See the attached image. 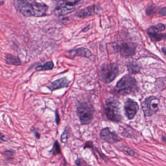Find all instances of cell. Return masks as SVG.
Segmentation results:
<instances>
[{"label": "cell", "mask_w": 166, "mask_h": 166, "mask_svg": "<svg viewBox=\"0 0 166 166\" xmlns=\"http://www.w3.org/2000/svg\"><path fill=\"white\" fill-rule=\"evenodd\" d=\"M14 4L16 9L25 17L45 16L48 10V7L46 4L35 1H15Z\"/></svg>", "instance_id": "1"}, {"label": "cell", "mask_w": 166, "mask_h": 166, "mask_svg": "<svg viewBox=\"0 0 166 166\" xmlns=\"http://www.w3.org/2000/svg\"><path fill=\"white\" fill-rule=\"evenodd\" d=\"M137 89V83L133 77L126 75L117 83L115 90L120 95H129L133 93Z\"/></svg>", "instance_id": "2"}, {"label": "cell", "mask_w": 166, "mask_h": 166, "mask_svg": "<svg viewBox=\"0 0 166 166\" xmlns=\"http://www.w3.org/2000/svg\"><path fill=\"white\" fill-rule=\"evenodd\" d=\"M120 105V102L115 98H111L106 101V115L109 120L119 122L122 120Z\"/></svg>", "instance_id": "3"}, {"label": "cell", "mask_w": 166, "mask_h": 166, "mask_svg": "<svg viewBox=\"0 0 166 166\" xmlns=\"http://www.w3.org/2000/svg\"><path fill=\"white\" fill-rule=\"evenodd\" d=\"M120 70L115 63L103 65L99 71V78L101 81L105 83H111L118 75Z\"/></svg>", "instance_id": "4"}, {"label": "cell", "mask_w": 166, "mask_h": 166, "mask_svg": "<svg viewBox=\"0 0 166 166\" xmlns=\"http://www.w3.org/2000/svg\"><path fill=\"white\" fill-rule=\"evenodd\" d=\"M80 1H60L57 3L55 11L60 16L67 15L72 12L81 6Z\"/></svg>", "instance_id": "5"}, {"label": "cell", "mask_w": 166, "mask_h": 166, "mask_svg": "<svg viewBox=\"0 0 166 166\" xmlns=\"http://www.w3.org/2000/svg\"><path fill=\"white\" fill-rule=\"evenodd\" d=\"M77 113L82 125H88L93 120V108L89 103H80L77 108Z\"/></svg>", "instance_id": "6"}, {"label": "cell", "mask_w": 166, "mask_h": 166, "mask_svg": "<svg viewBox=\"0 0 166 166\" xmlns=\"http://www.w3.org/2000/svg\"><path fill=\"white\" fill-rule=\"evenodd\" d=\"M160 100L154 96H149L144 100L142 103V110L144 115L150 117L154 115L159 109Z\"/></svg>", "instance_id": "7"}, {"label": "cell", "mask_w": 166, "mask_h": 166, "mask_svg": "<svg viewBox=\"0 0 166 166\" xmlns=\"http://www.w3.org/2000/svg\"><path fill=\"white\" fill-rule=\"evenodd\" d=\"M165 30V25L160 23L148 28L146 32L152 41L157 42L165 38V34L161 33Z\"/></svg>", "instance_id": "8"}, {"label": "cell", "mask_w": 166, "mask_h": 166, "mask_svg": "<svg viewBox=\"0 0 166 166\" xmlns=\"http://www.w3.org/2000/svg\"><path fill=\"white\" fill-rule=\"evenodd\" d=\"M115 50L120 54L122 56L130 57L136 53V47L131 43L123 42L119 44H115Z\"/></svg>", "instance_id": "9"}, {"label": "cell", "mask_w": 166, "mask_h": 166, "mask_svg": "<svg viewBox=\"0 0 166 166\" xmlns=\"http://www.w3.org/2000/svg\"><path fill=\"white\" fill-rule=\"evenodd\" d=\"M124 107L125 114L129 120L133 119L139 108L137 102L130 99H127Z\"/></svg>", "instance_id": "10"}, {"label": "cell", "mask_w": 166, "mask_h": 166, "mask_svg": "<svg viewBox=\"0 0 166 166\" xmlns=\"http://www.w3.org/2000/svg\"><path fill=\"white\" fill-rule=\"evenodd\" d=\"M100 136L103 140L110 144L120 141L122 139L114 132H111L108 127L103 128L100 130Z\"/></svg>", "instance_id": "11"}, {"label": "cell", "mask_w": 166, "mask_h": 166, "mask_svg": "<svg viewBox=\"0 0 166 166\" xmlns=\"http://www.w3.org/2000/svg\"><path fill=\"white\" fill-rule=\"evenodd\" d=\"M100 9V7L99 6L94 5L80 10L75 13V15L79 18H86L97 14Z\"/></svg>", "instance_id": "12"}, {"label": "cell", "mask_w": 166, "mask_h": 166, "mask_svg": "<svg viewBox=\"0 0 166 166\" xmlns=\"http://www.w3.org/2000/svg\"><path fill=\"white\" fill-rule=\"evenodd\" d=\"M70 81L66 78H63L53 81V83L47 85V87L50 90L54 91L59 89L61 88H65L68 86Z\"/></svg>", "instance_id": "13"}, {"label": "cell", "mask_w": 166, "mask_h": 166, "mask_svg": "<svg viewBox=\"0 0 166 166\" xmlns=\"http://www.w3.org/2000/svg\"><path fill=\"white\" fill-rule=\"evenodd\" d=\"M69 54L73 57L80 56L87 58H90L92 55V54L88 49L84 47L71 50Z\"/></svg>", "instance_id": "14"}, {"label": "cell", "mask_w": 166, "mask_h": 166, "mask_svg": "<svg viewBox=\"0 0 166 166\" xmlns=\"http://www.w3.org/2000/svg\"><path fill=\"white\" fill-rule=\"evenodd\" d=\"M127 69L128 71L130 74H136L138 73L141 69V66L138 63L134 62H130L127 64Z\"/></svg>", "instance_id": "15"}, {"label": "cell", "mask_w": 166, "mask_h": 166, "mask_svg": "<svg viewBox=\"0 0 166 166\" xmlns=\"http://www.w3.org/2000/svg\"><path fill=\"white\" fill-rule=\"evenodd\" d=\"M6 62L8 64L14 65H19L21 63V61L19 58L11 54H8L6 56Z\"/></svg>", "instance_id": "16"}, {"label": "cell", "mask_w": 166, "mask_h": 166, "mask_svg": "<svg viewBox=\"0 0 166 166\" xmlns=\"http://www.w3.org/2000/svg\"><path fill=\"white\" fill-rule=\"evenodd\" d=\"M54 63L52 61L47 62L44 65H40L35 68L37 71H44L47 70H51L53 68Z\"/></svg>", "instance_id": "17"}, {"label": "cell", "mask_w": 166, "mask_h": 166, "mask_svg": "<svg viewBox=\"0 0 166 166\" xmlns=\"http://www.w3.org/2000/svg\"><path fill=\"white\" fill-rule=\"evenodd\" d=\"M70 128L66 127L64 130L63 133H62L60 136V141L62 143H65L67 141L69 136L70 134Z\"/></svg>", "instance_id": "18"}, {"label": "cell", "mask_w": 166, "mask_h": 166, "mask_svg": "<svg viewBox=\"0 0 166 166\" xmlns=\"http://www.w3.org/2000/svg\"><path fill=\"white\" fill-rule=\"evenodd\" d=\"M50 152H52V154L54 155L59 154L61 153L60 145L57 140L55 141L53 147Z\"/></svg>", "instance_id": "19"}, {"label": "cell", "mask_w": 166, "mask_h": 166, "mask_svg": "<svg viewBox=\"0 0 166 166\" xmlns=\"http://www.w3.org/2000/svg\"><path fill=\"white\" fill-rule=\"evenodd\" d=\"M122 149L123 150V151L127 153L129 155H130L132 157H136V152L133 150H132L130 148L128 147V146L127 147V146L123 147H122Z\"/></svg>", "instance_id": "20"}, {"label": "cell", "mask_w": 166, "mask_h": 166, "mask_svg": "<svg viewBox=\"0 0 166 166\" xmlns=\"http://www.w3.org/2000/svg\"><path fill=\"white\" fill-rule=\"evenodd\" d=\"M154 9H155V6L153 4L149 6L146 10V14L148 15H151L153 14L154 12Z\"/></svg>", "instance_id": "21"}, {"label": "cell", "mask_w": 166, "mask_h": 166, "mask_svg": "<svg viewBox=\"0 0 166 166\" xmlns=\"http://www.w3.org/2000/svg\"><path fill=\"white\" fill-rule=\"evenodd\" d=\"M4 154L6 156L8 159L9 158L12 159L15 155V152L14 151H11V150H7V151H4Z\"/></svg>", "instance_id": "22"}, {"label": "cell", "mask_w": 166, "mask_h": 166, "mask_svg": "<svg viewBox=\"0 0 166 166\" xmlns=\"http://www.w3.org/2000/svg\"><path fill=\"white\" fill-rule=\"evenodd\" d=\"M55 121H56L57 124L59 125V122H60V117H59V115L57 110H56L55 112Z\"/></svg>", "instance_id": "23"}, {"label": "cell", "mask_w": 166, "mask_h": 166, "mask_svg": "<svg viewBox=\"0 0 166 166\" xmlns=\"http://www.w3.org/2000/svg\"><path fill=\"white\" fill-rule=\"evenodd\" d=\"M32 130L33 131V133H34L35 136V137H36V138H40V137H41V135H40V133L38 132L37 130H36V129H34V130L32 129Z\"/></svg>", "instance_id": "24"}, {"label": "cell", "mask_w": 166, "mask_h": 166, "mask_svg": "<svg viewBox=\"0 0 166 166\" xmlns=\"http://www.w3.org/2000/svg\"><path fill=\"white\" fill-rule=\"evenodd\" d=\"M0 140L3 141H7L8 139L7 138L6 136L3 135V133H0Z\"/></svg>", "instance_id": "25"}, {"label": "cell", "mask_w": 166, "mask_h": 166, "mask_svg": "<svg viewBox=\"0 0 166 166\" xmlns=\"http://www.w3.org/2000/svg\"><path fill=\"white\" fill-rule=\"evenodd\" d=\"M166 7H164L161 9L159 11V13L161 15L165 16H166Z\"/></svg>", "instance_id": "26"}, {"label": "cell", "mask_w": 166, "mask_h": 166, "mask_svg": "<svg viewBox=\"0 0 166 166\" xmlns=\"http://www.w3.org/2000/svg\"><path fill=\"white\" fill-rule=\"evenodd\" d=\"M162 141L163 140V141L164 142H166V137H165L164 136H162Z\"/></svg>", "instance_id": "27"}, {"label": "cell", "mask_w": 166, "mask_h": 166, "mask_svg": "<svg viewBox=\"0 0 166 166\" xmlns=\"http://www.w3.org/2000/svg\"><path fill=\"white\" fill-rule=\"evenodd\" d=\"M162 51H163V52L164 54H166V53H165V52H166V48H165V47H163V48H162Z\"/></svg>", "instance_id": "28"}]
</instances>
